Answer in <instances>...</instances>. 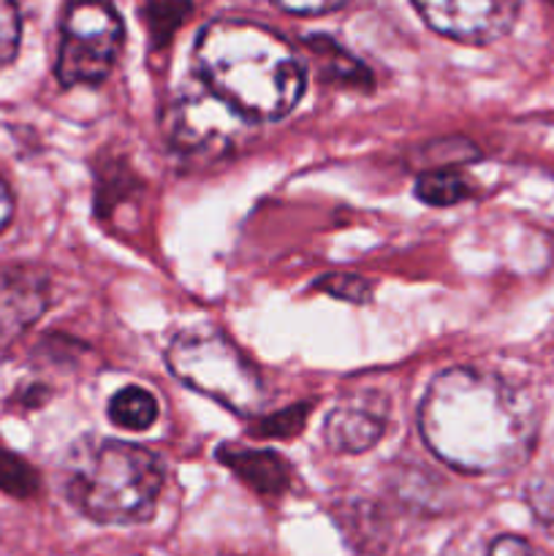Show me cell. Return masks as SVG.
<instances>
[{"instance_id": "52a82bcc", "label": "cell", "mask_w": 554, "mask_h": 556, "mask_svg": "<svg viewBox=\"0 0 554 556\" xmlns=\"http://www.w3.org/2000/svg\"><path fill=\"white\" fill-rule=\"evenodd\" d=\"M435 33L462 43H492L514 27L519 0H413Z\"/></svg>"}, {"instance_id": "ffe728a7", "label": "cell", "mask_w": 554, "mask_h": 556, "mask_svg": "<svg viewBox=\"0 0 554 556\" xmlns=\"http://www.w3.org/2000/svg\"><path fill=\"white\" fill-rule=\"evenodd\" d=\"M275 5H280L288 14H302V16H315V14H329V11L342 9L348 0H272Z\"/></svg>"}, {"instance_id": "5bb4252c", "label": "cell", "mask_w": 554, "mask_h": 556, "mask_svg": "<svg viewBox=\"0 0 554 556\" xmlns=\"http://www.w3.org/2000/svg\"><path fill=\"white\" fill-rule=\"evenodd\" d=\"M190 9H193V5H190L188 0H150L144 16L147 25H150L152 41H155L158 47L168 43V38H172L174 30L182 25L185 16L190 14Z\"/></svg>"}, {"instance_id": "5b68a950", "label": "cell", "mask_w": 554, "mask_h": 556, "mask_svg": "<svg viewBox=\"0 0 554 556\" xmlns=\"http://www.w3.org/2000/svg\"><path fill=\"white\" fill-rule=\"evenodd\" d=\"M123 20L109 0H74L63 14L58 79L63 87L98 85L114 68L123 49Z\"/></svg>"}, {"instance_id": "7402d4cb", "label": "cell", "mask_w": 554, "mask_h": 556, "mask_svg": "<svg viewBox=\"0 0 554 556\" xmlns=\"http://www.w3.org/2000/svg\"><path fill=\"white\" fill-rule=\"evenodd\" d=\"M11 215H14V199H11L9 188H5V182L0 179V231L9 226Z\"/></svg>"}, {"instance_id": "30bf717a", "label": "cell", "mask_w": 554, "mask_h": 556, "mask_svg": "<svg viewBox=\"0 0 554 556\" xmlns=\"http://www.w3.org/2000/svg\"><path fill=\"white\" fill-rule=\"evenodd\" d=\"M223 465L248 483L253 492L266 494V497H280L288 486H291V465L282 459L275 451H255L242 448V445H223L217 451Z\"/></svg>"}, {"instance_id": "cb8c5ba5", "label": "cell", "mask_w": 554, "mask_h": 556, "mask_svg": "<svg viewBox=\"0 0 554 556\" xmlns=\"http://www.w3.org/2000/svg\"><path fill=\"white\" fill-rule=\"evenodd\" d=\"M552 3H554V0H552Z\"/></svg>"}, {"instance_id": "9a60e30c", "label": "cell", "mask_w": 554, "mask_h": 556, "mask_svg": "<svg viewBox=\"0 0 554 556\" xmlns=\"http://www.w3.org/2000/svg\"><path fill=\"white\" fill-rule=\"evenodd\" d=\"M0 492L11 497H33L38 492V476L22 456L0 448Z\"/></svg>"}, {"instance_id": "44dd1931", "label": "cell", "mask_w": 554, "mask_h": 556, "mask_svg": "<svg viewBox=\"0 0 554 556\" xmlns=\"http://www.w3.org/2000/svg\"><path fill=\"white\" fill-rule=\"evenodd\" d=\"M487 556H536V552H532L530 543L521 541V538L500 535L492 541Z\"/></svg>"}, {"instance_id": "ac0fdd59", "label": "cell", "mask_w": 554, "mask_h": 556, "mask_svg": "<svg viewBox=\"0 0 554 556\" xmlns=\"http://www.w3.org/2000/svg\"><path fill=\"white\" fill-rule=\"evenodd\" d=\"M318 288H324L326 293H331V296L337 299H345V302H367L369 296H373V282L367 280V277H356V275H326V277H318V282H315Z\"/></svg>"}, {"instance_id": "6da1fadb", "label": "cell", "mask_w": 554, "mask_h": 556, "mask_svg": "<svg viewBox=\"0 0 554 556\" xmlns=\"http://www.w3.org/2000/svg\"><path fill=\"white\" fill-rule=\"evenodd\" d=\"M418 427L438 459L470 476L519 470L538 438L530 396L478 367L440 372L424 394Z\"/></svg>"}, {"instance_id": "ba28073f", "label": "cell", "mask_w": 554, "mask_h": 556, "mask_svg": "<svg viewBox=\"0 0 554 556\" xmlns=\"http://www.w3.org/2000/svg\"><path fill=\"white\" fill-rule=\"evenodd\" d=\"M389 427V396L358 389L342 396L324 424V440L335 454H364L380 443Z\"/></svg>"}, {"instance_id": "4fadbf2b", "label": "cell", "mask_w": 554, "mask_h": 556, "mask_svg": "<svg viewBox=\"0 0 554 556\" xmlns=\"http://www.w3.org/2000/svg\"><path fill=\"white\" fill-rule=\"evenodd\" d=\"M416 195L424 201V204L451 206L470 199L473 185L470 179H467L462 172H456L454 166L432 168V172H424L421 177H418Z\"/></svg>"}, {"instance_id": "7c38bea8", "label": "cell", "mask_w": 554, "mask_h": 556, "mask_svg": "<svg viewBox=\"0 0 554 556\" xmlns=\"http://www.w3.org/2000/svg\"><path fill=\"white\" fill-rule=\"evenodd\" d=\"M109 418L114 427L130 429V432H144L155 424L158 418V402L150 391L139 389V386H128V389L117 391L109 402Z\"/></svg>"}, {"instance_id": "277c9868", "label": "cell", "mask_w": 554, "mask_h": 556, "mask_svg": "<svg viewBox=\"0 0 554 556\" xmlns=\"http://www.w3.org/2000/svg\"><path fill=\"white\" fill-rule=\"evenodd\" d=\"M166 362L185 386L237 416H253L264 405V383L253 364L212 326L199 324L179 331L168 342Z\"/></svg>"}, {"instance_id": "d6986e66", "label": "cell", "mask_w": 554, "mask_h": 556, "mask_svg": "<svg viewBox=\"0 0 554 556\" xmlns=\"http://www.w3.org/2000/svg\"><path fill=\"white\" fill-rule=\"evenodd\" d=\"M527 505H530L532 516H536L546 530L554 532V476L536 478V481L527 486Z\"/></svg>"}, {"instance_id": "9c48e42d", "label": "cell", "mask_w": 554, "mask_h": 556, "mask_svg": "<svg viewBox=\"0 0 554 556\" xmlns=\"http://www.w3.org/2000/svg\"><path fill=\"white\" fill-rule=\"evenodd\" d=\"M47 307L49 280L41 271L30 266L0 269V356L25 337Z\"/></svg>"}, {"instance_id": "7a4b0ae2", "label": "cell", "mask_w": 554, "mask_h": 556, "mask_svg": "<svg viewBox=\"0 0 554 556\" xmlns=\"http://www.w3.org/2000/svg\"><path fill=\"white\" fill-rule=\"evenodd\" d=\"M201 81L253 119H280L302 101L307 74L291 43L269 27L217 20L196 41Z\"/></svg>"}, {"instance_id": "603a6c76", "label": "cell", "mask_w": 554, "mask_h": 556, "mask_svg": "<svg viewBox=\"0 0 554 556\" xmlns=\"http://www.w3.org/2000/svg\"><path fill=\"white\" fill-rule=\"evenodd\" d=\"M226 556H237V554H226Z\"/></svg>"}, {"instance_id": "2e32d148", "label": "cell", "mask_w": 554, "mask_h": 556, "mask_svg": "<svg viewBox=\"0 0 554 556\" xmlns=\"http://www.w3.org/2000/svg\"><path fill=\"white\" fill-rule=\"evenodd\" d=\"M310 405H293L286 410L275 413V416H264L255 424V432L259 438H293V434L302 432V427L307 424Z\"/></svg>"}, {"instance_id": "3957f363", "label": "cell", "mask_w": 554, "mask_h": 556, "mask_svg": "<svg viewBox=\"0 0 554 556\" xmlns=\"http://www.w3.org/2000/svg\"><path fill=\"white\" fill-rule=\"evenodd\" d=\"M65 494L98 525H139L155 514L163 465L141 445L81 438L63 462Z\"/></svg>"}, {"instance_id": "8fae6325", "label": "cell", "mask_w": 554, "mask_h": 556, "mask_svg": "<svg viewBox=\"0 0 554 556\" xmlns=\"http://www.w3.org/2000/svg\"><path fill=\"white\" fill-rule=\"evenodd\" d=\"M307 49L313 52L315 63L320 65V71L326 74V79H335L345 87H369L373 85V76L369 71L358 63L356 58L345 52L342 47H337L331 38L326 36H310Z\"/></svg>"}, {"instance_id": "e0dca14e", "label": "cell", "mask_w": 554, "mask_h": 556, "mask_svg": "<svg viewBox=\"0 0 554 556\" xmlns=\"http://www.w3.org/2000/svg\"><path fill=\"white\" fill-rule=\"evenodd\" d=\"M22 14L16 0H0V68L11 63L20 52Z\"/></svg>"}, {"instance_id": "8992f818", "label": "cell", "mask_w": 554, "mask_h": 556, "mask_svg": "<svg viewBox=\"0 0 554 556\" xmlns=\"http://www.w3.org/2000/svg\"><path fill=\"white\" fill-rule=\"evenodd\" d=\"M248 125L250 119L215 96L204 81L179 90L163 114L166 141L182 155H212V152L231 150Z\"/></svg>"}]
</instances>
